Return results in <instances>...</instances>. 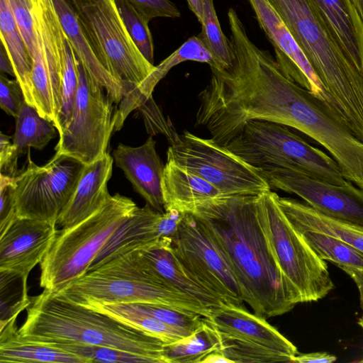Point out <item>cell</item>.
I'll return each instance as SVG.
<instances>
[{"instance_id": "obj_19", "label": "cell", "mask_w": 363, "mask_h": 363, "mask_svg": "<svg viewBox=\"0 0 363 363\" xmlns=\"http://www.w3.org/2000/svg\"><path fill=\"white\" fill-rule=\"evenodd\" d=\"M155 146L152 136L138 147L120 143L113 150V157L116 165L123 170L134 190L152 208L164 213L162 180L165 164Z\"/></svg>"}, {"instance_id": "obj_1", "label": "cell", "mask_w": 363, "mask_h": 363, "mask_svg": "<svg viewBox=\"0 0 363 363\" xmlns=\"http://www.w3.org/2000/svg\"><path fill=\"white\" fill-rule=\"evenodd\" d=\"M256 196L213 199L190 213L208 229L230 262L244 302L263 317L284 314L296 303L259 223Z\"/></svg>"}, {"instance_id": "obj_34", "label": "cell", "mask_w": 363, "mask_h": 363, "mask_svg": "<svg viewBox=\"0 0 363 363\" xmlns=\"http://www.w3.org/2000/svg\"><path fill=\"white\" fill-rule=\"evenodd\" d=\"M39 342L74 354L84 359L87 363H154L153 360L147 357L108 347L48 340Z\"/></svg>"}, {"instance_id": "obj_29", "label": "cell", "mask_w": 363, "mask_h": 363, "mask_svg": "<svg viewBox=\"0 0 363 363\" xmlns=\"http://www.w3.org/2000/svg\"><path fill=\"white\" fill-rule=\"evenodd\" d=\"M86 307L104 313L144 331L165 344L176 342L186 337L182 332L141 309L137 303H94Z\"/></svg>"}, {"instance_id": "obj_9", "label": "cell", "mask_w": 363, "mask_h": 363, "mask_svg": "<svg viewBox=\"0 0 363 363\" xmlns=\"http://www.w3.org/2000/svg\"><path fill=\"white\" fill-rule=\"evenodd\" d=\"M167 160L207 181L224 196H258L272 189L262 169L249 164L212 138H202L188 131L177 135L171 142Z\"/></svg>"}, {"instance_id": "obj_40", "label": "cell", "mask_w": 363, "mask_h": 363, "mask_svg": "<svg viewBox=\"0 0 363 363\" xmlns=\"http://www.w3.org/2000/svg\"><path fill=\"white\" fill-rule=\"evenodd\" d=\"M13 177L0 174V235L18 218L13 193Z\"/></svg>"}, {"instance_id": "obj_33", "label": "cell", "mask_w": 363, "mask_h": 363, "mask_svg": "<svg viewBox=\"0 0 363 363\" xmlns=\"http://www.w3.org/2000/svg\"><path fill=\"white\" fill-rule=\"evenodd\" d=\"M203 6V21L201 32L198 37L213 56L215 66L218 69L229 68L233 61V51L230 40L222 31L216 14L213 0H201Z\"/></svg>"}, {"instance_id": "obj_38", "label": "cell", "mask_w": 363, "mask_h": 363, "mask_svg": "<svg viewBox=\"0 0 363 363\" xmlns=\"http://www.w3.org/2000/svg\"><path fill=\"white\" fill-rule=\"evenodd\" d=\"M8 1L18 30L31 56L35 48L33 0Z\"/></svg>"}, {"instance_id": "obj_17", "label": "cell", "mask_w": 363, "mask_h": 363, "mask_svg": "<svg viewBox=\"0 0 363 363\" xmlns=\"http://www.w3.org/2000/svg\"><path fill=\"white\" fill-rule=\"evenodd\" d=\"M57 230L55 223L18 218L0 235V272L28 279L49 251Z\"/></svg>"}, {"instance_id": "obj_8", "label": "cell", "mask_w": 363, "mask_h": 363, "mask_svg": "<svg viewBox=\"0 0 363 363\" xmlns=\"http://www.w3.org/2000/svg\"><path fill=\"white\" fill-rule=\"evenodd\" d=\"M226 147L262 170L286 168L333 184L348 182L333 157L311 145L282 124L250 121Z\"/></svg>"}, {"instance_id": "obj_24", "label": "cell", "mask_w": 363, "mask_h": 363, "mask_svg": "<svg viewBox=\"0 0 363 363\" xmlns=\"http://www.w3.org/2000/svg\"><path fill=\"white\" fill-rule=\"evenodd\" d=\"M62 29L79 62L106 90L116 104L123 98L121 85L105 69L95 55L69 0H52Z\"/></svg>"}, {"instance_id": "obj_49", "label": "cell", "mask_w": 363, "mask_h": 363, "mask_svg": "<svg viewBox=\"0 0 363 363\" xmlns=\"http://www.w3.org/2000/svg\"><path fill=\"white\" fill-rule=\"evenodd\" d=\"M359 362H363V359L360 360Z\"/></svg>"}, {"instance_id": "obj_2", "label": "cell", "mask_w": 363, "mask_h": 363, "mask_svg": "<svg viewBox=\"0 0 363 363\" xmlns=\"http://www.w3.org/2000/svg\"><path fill=\"white\" fill-rule=\"evenodd\" d=\"M21 335L37 341H57L112 347L164 363L165 343L104 313L73 303L47 290L30 297Z\"/></svg>"}, {"instance_id": "obj_4", "label": "cell", "mask_w": 363, "mask_h": 363, "mask_svg": "<svg viewBox=\"0 0 363 363\" xmlns=\"http://www.w3.org/2000/svg\"><path fill=\"white\" fill-rule=\"evenodd\" d=\"M82 306L94 303H157L210 316L208 309L168 286L135 249L88 271L57 293Z\"/></svg>"}, {"instance_id": "obj_27", "label": "cell", "mask_w": 363, "mask_h": 363, "mask_svg": "<svg viewBox=\"0 0 363 363\" xmlns=\"http://www.w3.org/2000/svg\"><path fill=\"white\" fill-rule=\"evenodd\" d=\"M0 35L1 45L13 65L16 79L22 88L26 102L35 108L31 58L8 0H0Z\"/></svg>"}, {"instance_id": "obj_23", "label": "cell", "mask_w": 363, "mask_h": 363, "mask_svg": "<svg viewBox=\"0 0 363 363\" xmlns=\"http://www.w3.org/2000/svg\"><path fill=\"white\" fill-rule=\"evenodd\" d=\"M162 191L164 211L175 209L185 213L224 196L207 181L168 160L164 165Z\"/></svg>"}, {"instance_id": "obj_46", "label": "cell", "mask_w": 363, "mask_h": 363, "mask_svg": "<svg viewBox=\"0 0 363 363\" xmlns=\"http://www.w3.org/2000/svg\"><path fill=\"white\" fill-rule=\"evenodd\" d=\"M189 9L194 13L199 22L203 21V6L201 0H186Z\"/></svg>"}, {"instance_id": "obj_43", "label": "cell", "mask_w": 363, "mask_h": 363, "mask_svg": "<svg viewBox=\"0 0 363 363\" xmlns=\"http://www.w3.org/2000/svg\"><path fill=\"white\" fill-rule=\"evenodd\" d=\"M337 360L336 356L325 352H316L296 354L291 362L296 363H332Z\"/></svg>"}, {"instance_id": "obj_5", "label": "cell", "mask_w": 363, "mask_h": 363, "mask_svg": "<svg viewBox=\"0 0 363 363\" xmlns=\"http://www.w3.org/2000/svg\"><path fill=\"white\" fill-rule=\"evenodd\" d=\"M137 207L131 199L117 193L85 220L57 229L40 264V286L57 293L86 273L115 230Z\"/></svg>"}, {"instance_id": "obj_20", "label": "cell", "mask_w": 363, "mask_h": 363, "mask_svg": "<svg viewBox=\"0 0 363 363\" xmlns=\"http://www.w3.org/2000/svg\"><path fill=\"white\" fill-rule=\"evenodd\" d=\"M138 250L147 266L172 289L211 310L223 303L200 284L179 259L172 238H162Z\"/></svg>"}, {"instance_id": "obj_45", "label": "cell", "mask_w": 363, "mask_h": 363, "mask_svg": "<svg viewBox=\"0 0 363 363\" xmlns=\"http://www.w3.org/2000/svg\"><path fill=\"white\" fill-rule=\"evenodd\" d=\"M0 71L1 73L8 74L15 77L13 65L2 45L0 49Z\"/></svg>"}, {"instance_id": "obj_3", "label": "cell", "mask_w": 363, "mask_h": 363, "mask_svg": "<svg viewBox=\"0 0 363 363\" xmlns=\"http://www.w3.org/2000/svg\"><path fill=\"white\" fill-rule=\"evenodd\" d=\"M323 85L327 103L363 142V77L345 56L308 0H268Z\"/></svg>"}, {"instance_id": "obj_6", "label": "cell", "mask_w": 363, "mask_h": 363, "mask_svg": "<svg viewBox=\"0 0 363 363\" xmlns=\"http://www.w3.org/2000/svg\"><path fill=\"white\" fill-rule=\"evenodd\" d=\"M270 191L255 198L257 217L296 303L317 301L334 288L327 263L289 220Z\"/></svg>"}, {"instance_id": "obj_36", "label": "cell", "mask_w": 363, "mask_h": 363, "mask_svg": "<svg viewBox=\"0 0 363 363\" xmlns=\"http://www.w3.org/2000/svg\"><path fill=\"white\" fill-rule=\"evenodd\" d=\"M123 24L144 57L154 63V43L148 21L127 0H115Z\"/></svg>"}, {"instance_id": "obj_31", "label": "cell", "mask_w": 363, "mask_h": 363, "mask_svg": "<svg viewBox=\"0 0 363 363\" xmlns=\"http://www.w3.org/2000/svg\"><path fill=\"white\" fill-rule=\"evenodd\" d=\"M194 61L207 63L210 67L215 63L212 55L198 36L188 38L179 48L155 66L153 72L143 82L138 90V96L143 103L152 98V93L157 84L176 65Z\"/></svg>"}, {"instance_id": "obj_30", "label": "cell", "mask_w": 363, "mask_h": 363, "mask_svg": "<svg viewBox=\"0 0 363 363\" xmlns=\"http://www.w3.org/2000/svg\"><path fill=\"white\" fill-rule=\"evenodd\" d=\"M54 123L41 116L32 106L25 102L16 118L13 144L19 155L32 147L42 150L55 137Z\"/></svg>"}, {"instance_id": "obj_21", "label": "cell", "mask_w": 363, "mask_h": 363, "mask_svg": "<svg viewBox=\"0 0 363 363\" xmlns=\"http://www.w3.org/2000/svg\"><path fill=\"white\" fill-rule=\"evenodd\" d=\"M113 160L106 152L99 159L84 164L76 189L59 217L57 226H73L99 210L109 199L108 182Z\"/></svg>"}, {"instance_id": "obj_16", "label": "cell", "mask_w": 363, "mask_h": 363, "mask_svg": "<svg viewBox=\"0 0 363 363\" xmlns=\"http://www.w3.org/2000/svg\"><path fill=\"white\" fill-rule=\"evenodd\" d=\"M261 29L272 43L276 61L288 78L327 102L323 84L290 30L268 0H248Z\"/></svg>"}, {"instance_id": "obj_13", "label": "cell", "mask_w": 363, "mask_h": 363, "mask_svg": "<svg viewBox=\"0 0 363 363\" xmlns=\"http://www.w3.org/2000/svg\"><path fill=\"white\" fill-rule=\"evenodd\" d=\"M172 243L179 259L200 284L223 303L242 306V293L234 269L199 218L185 213Z\"/></svg>"}, {"instance_id": "obj_11", "label": "cell", "mask_w": 363, "mask_h": 363, "mask_svg": "<svg viewBox=\"0 0 363 363\" xmlns=\"http://www.w3.org/2000/svg\"><path fill=\"white\" fill-rule=\"evenodd\" d=\"M206 321L217 332L220 352L230 363L291 362L296 347L264 317L242 306L223 303Z\"/></svg>"}, {"instance_id": "obj_22", "label": "cell", "mask_w": 363, "mask_h": 363, "mask_svg": "<svg viewBox=\"0 0 363 363\" xmlns=\"http://www.w3.org/2000/svg\"><path fill=\"white\" fill-rule=\"evenodd\" d=\"M337 45L363 77V21L350 0H308Z\"/></svg>"}, {"instance_id": "obj_12", "label": "cell", "mask_w": 363, "mask_h": 363, "mask_svg": "<svg viewBox=\"0 0 363 363\" xmlns=\"http://www.w3.org/2000/svg\"><path fill=\"white\" fill-rule=\"evenodd\" d=\"M29 156L26 168L13 180L17 216L57 225L76 189L84 164L54 155L45 165L38 166Z\"/></svg>"}, {"instance_id": "obj_44", "label": "cell", "mask_w": 363, "mask_h": 363, "mask_svg": "<svg viewBox=\"0 0 363 363\" xmlns=\"http://www.w3.org/2000/svg\"><path fill=\"white\" fill-rule=\"evenodd\" d=\"M344 272H345L353 279L358 288L362 309V315L358 320V324L363 329V271L345 269Z\"/></svg>"}, {"instance_id": "obj_35", "label": "cell", "mask_w": 363, "mask_h": 363, "mask_svg": "<svg viewBox=\"0 0 363 363\" xmlns=\"http://www.w3.org/2000/svg\"><path fill=\"white\" fill-rule=\"evenodd\" d=\"M78 62L75 52L67 39L62 69V104L55 126L59 135L69 124L74 108L79 86Z\"/></svg>"}, {"instance_id": "obj_14", "label": "cell", "mask_w": 363, "mask_h": 363, "mask_svg": "<svg viewBox=\"0 0 363 363\" xmlns=\"http://www.w3.org/2000/svg\"><path fill=\"white\" fill-rule=\"evenodd\" d=\"M35 48L31 57L34 106L56 126L67 38L52 0H33Z\"/></svg>"}, {"instance_id": "obj_48", "label": "cell", "mask_w": 363, "mask_h": 363, "mask_svg": "<svg viewBox=\"0 0 363 363\" xmlns=\"http://www.w3.org/2000/svg\"><path fill=\"white\" fill-rule=\"evenodd\" d=\"M363 21V0H350Z\"/></svg>"}, {"instance_id": "obj_39", "label": "cell", "mask_w": 363, "mask_h": 363, "mask_svg": "<svg viewBox=\"0 0 363 363\" xmlns=\"http://www.w3.org/2000/svg\"><path fill=\"white\" fill-rule=\"evenodd\" d=\"M26 102L20 84L0 74V106L8 115L16 118Z\"/></svg>"}, {"instance_id": "obj_28", "label": "cell", "mask_w": 363, "mask_h": 363, "mask_svg": "<svg viewBox=\"0 0 363 363\" xmlns=\"http://www.w3.org/2000/svg\"><path fill=\"white\" fill-rule=\"evenodd\" d=\"M220 338L203 317L202 325L193 333L176 342L164 344V363H201L210 354L219 352Z\"/></svg>"}, {"instance_id": "obj_10", "label": "cell", "mask_w": 363, "mask_h": 363, "mask_svg": "<svg viewBox=\"0 0 363 363\" xmlns=\"http://www.w3.org/2000/svg\"><path fill=\"white\" fill-rule=\"evenodd\" d=\"M79 61V60H78ZM79 86L72 118L59 135L56 156L90 164L107 152L116 126L113 100L105 88L78 62Z\"/></svg>"}, {"instance_id": "obj_41", "label": "cell", "mask_w": 363, "mask_h": 363, "mask_svg": "<svg viewBox=\"0 0 363 363\" xmlns=\"http://www.w3.org/2000/svg\"><path fill=\"white\" fill-rule=\"evenodd\" d=\"M148 21L155 18H178L181 13L169 0H127Z\"/></svg>"}, {"instance_id": "obj_7", "label": "cell", "mask_w": 363, "mask_h": 363, "mask_svg": "<svg viewBox=\"0 0 363 363\" xmlns=\"http://www.w3.org/2000/svg\"><path fill=\"white\" fill-rule=\"evenodd\" d=\"M97 59L121 85V102L138 104V90L153 72L130 38L115 0H69Z\"/></svg>"}, {"instance_id": "obj_18", "label": "cell", "mask_w": 363, "mask_h": 363, "mask_svg": "<svg viewBox=\"0 0 363 363\" xmlns=\"http://www.w3.org/2000/svg\"><path fill=\"white\" fill-rule=\"evenodd\" d=\"M184 215L185 213L175 209L161 213L147 203L143 208L137 207L115 230L88 271L160 238H172Z\"/></svg>"}, {"instance_id": "obj_42", "label": "cell", "mask_w": 363, "mask_h": 363, "mask_svg": "<svg viewBox=\"0 0 363 363\" xmlns=\"http://www.w3.org/2000/svg\"><path fill=\"white\" fill-rule=\"evenodd\" d=\"M11 136L1 133L0 134V170L1 174L14 177L18 174L17 152L13 143Z\"/></svg>"}, {"instance_id": "obj_25", "label": "cell", "mask_w": 363, "mask_h": 363, "mask_svg": "<svg viewBox=\"0 0 363 363\" xmlns=\"http://www.w3.org/2000/svg\"><path fill=\"white\" fill-rule=\"evenodd\" d=\"M283 212L300 233L315 232L339 239L363 251V226L326 216L307 203L279 196Z\"/></svg>"}, {"instance_id": "obj_47", "label": "cell", "mask_w": 363, "mask_h": 363, "mask_svg": "<svg viewBox=\"0 0 363 363\" xmlns=\"http://www.w3.org/2000/svg\"><path fill=\"white\" fill-rule=\"evenodd\" d=\"M230 363V360L225 357L220 352H216L208 355L202 363Z\"/></svg>"}, {"instance_id": "obj_26", "label": "cell", "mask_w": 363, "mask_h": 363, "mask_svg": "<svg viewBox=\"0 0 363 363\" xmlns=\"http://www.w3.org/2000/svg\"><path fill=\"white\" fill-rule=\"evenodd\" d=\"M16 317L1 322V363H87L71 352L21 335Z\"/></svg>"}, {"instance_id": "obj_37", "label": "cell", "mask_w": 363, "mask_h": 363, "mask_svg": "<svg viewBox=\"0 0 363 363\" xmlns=\"http://www.w3.org/2000/svg\"><path fill=\"white\" fill-rule=\"evenodd\" d=\"M137 305L186 336L196 331L203 322V317L198 313L170 306L148 303H140Z\"/></svg>"}, {"instance_id": "obj_15", "label": "cell", "mask_w": 363, "mask_h": 363, "mask_svg": "<svg viewBox=\"0 0 363 363\" xmlns=\"http://www.w3.org/2000/svg\"><path fill=\"white\" fill-rule=\"evenodd\" d=\"M262 171L271 188L294 194L326 216L363 226V190L353 183L333 184L286 168Z\"/></svg>"}, {"instance_id": "obj_32", "label": "cell", "mask_w": 363, "mask_h": 363, "mask_svg": "<svg viewBox=\"0 0 363 363\" xmlns=\"http://www.w3.org/2000/svg\"><path fill=\"white\" fill-rule=\"evenodd\" d=\"M301 234L321 259L335 264L343 271H363V251L324 233L308 231Z\"/></svg>"}]
</instances>
